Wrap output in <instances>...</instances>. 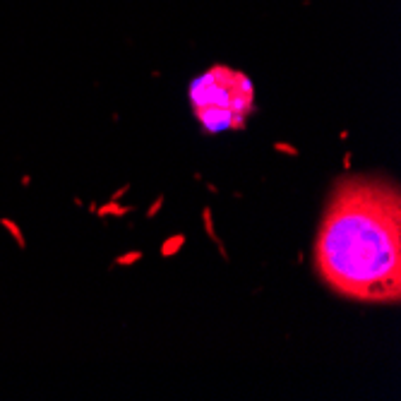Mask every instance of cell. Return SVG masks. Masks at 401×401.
<instances>
[{"label": "cell", "mask_w": 401, "mask_h": 401, "mask_svg": "<svg viewBox=\"0 0 401 401\" xmlns=\"http://www.w3.org/2000/svg\"><path fill=\"white\" fill-rule=\"evenodd\" d=\"M313 262L322 281L344 298L399 303V188L365 175L339 183L315 236Z\"/></svg>", "instance_id": "6da1fadb"}, {"label": "cell", "mask_w": 401, "mask_h": 401, "mask_svg": "<svg viewBox=\"0 0 401 401\" xmlns=\"http://www.w3.org/2000/svg\"><path fill=\"white\" fill-rule=\"evenodd\" d=\"M188 101L207 135L245 130L255 113V82L243 70L212 65L190 82Z\"/></svg>", "instance_id": "7a4b0ae2"}, {"label": "cell", "mask_w": 401, "mask_h": 401, "mask_svg": "<svg viewBox=\"0 0 401 401\" xmlns=\"http://www.w3.org/2000/svg\"><path fill=\"white\" fill-rule=\"evenodd\" d=\"M96 214H99V219H106V216H127V214H132V207L130 205H120L118 199H110L106 205L96 207Z\"/></svg>", "instance_id": "3957f363"}, {"label": "cell", "mask_w": 401, "mask_h": 401, "mask_svg": "<svg viewBox=\"0 0 401 401\" xmlns=\"http://www.w3.org/2000/svg\"><path fill=\"white\" fill-rule=\"evenodd\" d=\"M0 226L5 228L10 236H12V240H15V245L19 248V250H27V238H24V231H22V226H19L15 219L3 216V219H0Z\"/></svg>", "instance_id": "277c9868"}, {"label": "cell", "mask_w": 401, "mask_h": 401, "mask_svg": "<svg viewBox=\"0 0 401 401\" xmlns=\"http://www.w3.org/2000/svg\"><path fill=\"white\" fill-rule=\"evenodd\" d=\"M188 238L183 236V233H175V236H168L161 243V257H175L178 252L183 250V245H185Z\"/></svg>", "instance_id": "5b68a950"}, {"label": "cell", "mask_w": 401, "mask_h": 401, "mask_svg": "<svg viewBox=\"0 0 401 401\" xmlns=\"http://www.w3.org/2000/svg\"><path fill=\"white\" fill-rule=\"evenodd\" d=\"M202 224H205V231H207V236L212 238L214 243L219 245V252L226 257V250H224V245H221V238L216 236V228H214V216H212V207H205L202 209Z\"/></svg>", "instance_id": "8992f818"}, {"label": "cell", "mask_w": 401, "mask_h": 401, "mask_svg": "<svg viewBox=\"0 0 401 401\" xmlns=\"http://www.w3.org/2000/svg\"><path fill=\"white\" fill-rule=\"evenodd\" d=\"M142 257H144V255H142L140 250H130V252H125V255H118V257L113 260V264H116V267H132Z\"/></svg>", "instance_id": "52a82bcc"}, {"label": "cell", "mask_w": 401, "mask_h": 401, "mask_svg": "<svg viewBox=\"0 0 401 401\" xmlns=\"http://www.w3.org/2000/svg\"><path fill=\"white\" fill-rule=\"evenodd\" d=\"M272 147H274L276 154H283V157H298L300 154L298 147H293V144H288V142H274Z\"/></svg>", "instance_id": "ba28073f"}, {"label": "cell", "mask_w": 401, "mask_h": 401, "mask_svg": "<svg viewBox=\"0 0 401 401\" xmlns=\"http://www.w3.org/2000/svg\"><path fill=\"white\" fill-rule=\"evenodd\" d=\"M164 202H166V197L164 195H159L157 199H154V202H151L149 205V209H147V219H154V216H157L159 212H161V209H164Z\"/></svg>", "instance_id": "9c48e42d"}, {"label": "cell", "mask_w": 401, "mask_h": 401, "mask_svg": "<svg viewBox=\"0 0 401 401\" xmlns=\"http://www.w3.org/2000/svg\"><path fill=\"white\" fill-rule=\"evenodd\" d=\"M127 190H130V185H127V183H125L123 188H118V190H116V192H113V195H110V199H118V202H120V199H123V197L127 195Z\"/></svg>", "instance_id": "30bf717a"}, {"label": "cell", "mask_w": 401, "mask_h": 401, "mask_svg": "<svg viewBox=\"0 0 401 401\" xmlns=\"http://www.w3.org/2000/svg\"><path fill=\"white\" fill-rule=\"evenodd\" d=\"M19 183H22V188H29V185H32V175H22Z\"/></svg>", "instance_id": "8fae6325"}, {"label": "cell", "mask_w": 401, "mask_h": 401, "mask_svg": "<svg viewBox=\"0 0 401 401\" xmlns=\"http://www.w3.org/2000/svg\"><path fill=\"white\" fill-rule=\"evenodd\" d=\"M351 161H353V157H351V151H348L346 157H344V166H346V168H348V166H351Z\"/></svg>", "instance_id": "7c38bea8"}]
</instances>
